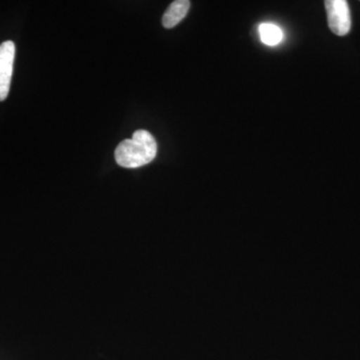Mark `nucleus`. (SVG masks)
I'll return each mask as SVG.
<instances>
[{
    "mask_svg": "<svg viewBox=\"0 0 360 360\" xmlns=\"http://www.w3.org/2000/svg\"><path fill=\"white\" fill-rule=\"evenodd\" d=\"M158 153L155 137L146 130H136L131 139H125L115 149V160L120 167L137 168L148 165Z\"/></svg>",
    "mask_w": 360,
    "mask_h": 360,
    "instance_id": "nucleus-1",
    "label": "nucleus"
},
{
    "mask_svg": "<svg viewBox=\"0 0 360 360\" xmlns=\"http://www.w3.org/2000/svg\"><path fill=\"white\" fill-rule=\"evenodd\" d=\"M326 4L328 26L338 37H345L352 28V15L345 0H328Z\"/></svg>",
    "mask_w": 360,
    "mask_h": 360,
    "instance_id": "nucleus-2",
    "label": "nucleus"
},
{
    "mask_svg": "<svg viewBox=\"0 0 360 360\" xmlns=\"http://www.w3.org/2000/svg\"><path fill=\"white\" fill-rule=\"evenodd\" d=\"M15 44L13 41H4L0 44V101H6L11 89L13 78Z\"/></svg>",
    "mask_w": 360,
    "mask_h": 360,
    "instance_id": "nucleus-3",
    "label": "nucleus"
},
{
    "mask_svg": "<svg viewBox=\"0 0 360 360\" xmlns=\"http://www.w3.org/2000/svg\"><path fill=\"white\" fill-rule=\"evenodd\" d=\"M189 8H191V1L188 0H176L172 2L163 14L162 25L165 28L174 27L186 18Z\"/></svg>",
    "mask_w": 360,
    "mask_h": 360,
    "instance_id": "nucleus-4",
    "label": "nucleus"
},
{
    "mask_svg": "<svg viewBox=\"0 0 360 360\" xmlns=\"http://www.w3.org/2000/svg\"><path fill=\"white\" fill-rule=\"evenodd\" d=\"M260 39L270 46L278 44L283 40V34L281 28L272 23H262L259 26Z\"/></svg>",
    "mask_w": 360,
    "mask_h": 360,
    "instance_id": "nucleus-5",
    "label": "nucleus"
}]
</instances>
